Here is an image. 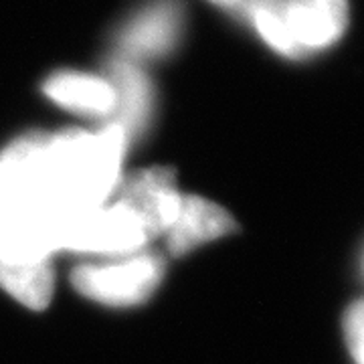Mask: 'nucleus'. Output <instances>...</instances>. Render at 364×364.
Instances as JSON below:
<instances>
[{
  "mask_svg": "<svg viewBox=\"0 0 364 364\" xmlns=\"http://www.w3.org/2000/svg\"><path fill=\"white\" fill-rule=\"evenodd\" d=\"M128 146V134L112 122L93 130L25 134L0 154V207L49 219L61 241L67 223L116 193Z\"/></svg>",
  "mask_w": 364,
  "mask_h": 364,
  "instance_id": "f257e3e1",
  "label": "nucleus"
},
{
  "mask_svg": "<svg viewBox=\"0 0 364 364\" xmlns=\"http://www.w3.org/2000/svg\"><path fill=\"white\" fill-rule=\"evenodd\" d=\"M241 18L272 51L308 57L330 47L348 25L346 0H243Z\"/></svg>",
  "mask_w": 364,
  "mask_h": 364,
  "instance_id": "f03ea898",
  "label": "nucleus"
},
{
  "mask_svg": "<svg viewBox=\"0 0 364 364\" xmlns=\"http://www.w3.org/2000/svg\"><path fill=\"white\" fill-rule=\"evenodd\" d=\"M184 0H142L122 16L112 37V57L148 67L170 59L186 39Z\"/></svg>",
  "mask_w": 364,
  "mask_h": 364,
  "instance_id": "7ed1b4c3",
  "label": "nucleus"
},
{
  "mask_svg": "<svg viewBox=\"0 0 364 364\" xmlns=\"http://www.w3.org/2000/svg\"><path fill=\"white\" fill-rule=\"evenodd\" d=\"M164 272V259L158 253L142 249L130 255L83 263L73 272L71 282L79 294L91 301L112 308H130L156 291Z\"/></svg>",
  "mask_w": 364,
  "mask_h": 364,
  "instance_id": "20e7f679",
  "label": "nucleus"
},
{
  "mask_svg": "<svg viewBox=\"0 0 364 364\" xmlns=\"http://www.w3.org/2000/svg\"><path fill=\"white\" fill-rule=\"evenodd\" d=\"M150 237L130 208L114 200L112 205L87 210L61 231L59 251L119 257L142 251Z\"/></svg>",
  "mask_w": 364,
  "mask_h": 364,
  "instance_id": "39448f33",
  "label": "nucleus"
},
{
  "mask_svg": "<svg viewBox=\"0 0 364 364\" xmlns=\"http://www.w3.org/2000/svg\"><path fill=\"white\" fill-rule=\"evenodd\" d=\"M41 91L51 104L83 119L109 124L116 116V87L105 71L57 69L45 77Z\"/></svg>",
  "mask_w": 364,
  "mask_h": 364,
  "instance_id": "423d86ee",
  "label": "nucleus"
},
{
  "mask_svg": "<svg viewBox=\"0 0 364 364\" xmlns=\"http://www.w3.org/2000/svg\"><path fill=\"white\" fill-rule=\"evenodd\" d=\"M117 203L128 207L142 223L148 237L166 235L181 210L182 195L168 168H148L119 182Z\"/></svg>",
  "mask_w": 364,
  "mask_h": 364,
  "instance_id": "0eeeda50",
  "label": "nucleus"
},
{
  "mask_svg": "<svg viewBox=\"0 0 364 364\" xmlns=\"http://www.w3.org/2000/svg\"><path fill=\"white\" fill-rule=\"evenodd\" d=\"M105 73L112 79L117 95L116 116L112 124L122 126L132 142L140 138L154 119V109H156L154 79L148 73V67L136 65L112 55L107 59Z\"/></svg>",
  "mask_w": 364,
  "mask_h": 364,
  "instance_id": "6e6552de",
  "label": "nucleus"
},
{
  "mask_svg": "<svg viewBox=\"0 0 364 364\" xmlns=\"http://www.w3.org/2000/svg\"><path fill=\"white\" fill-rule=\"evenodd\" d=\"M235 229V219L223 207L203 196H182L178 217L166 231V249L170 255L181 257Z\"/></svg>",
  "mask_w": 364,
  "mask_h": 364,
  "instance_id": "1a4fd4ad",
  "label": "nucleus"
},
{
  "mask_svg": "<svg viewBox=\"0 0 364 364\" xmlns=\"http://www.w3.org/2000/svg\"><path fill=\"white\" fill-rule=\"evenodd\" d=\"M0 287L31 310H45L53 298L55 273L53 263H16L0 265Z\"/></svg>",
  "mask_w": 364,
  "mask_h": 364,
  "instance_id": "9d476101",
  "label": "nucleus"
},
{
  "mask_svg": "<svg viewBox=\"0 0 364 364\" xmlns=\"http://www.w3.org/2000/svg\"><path fill=\"white\" fill-rule=\"evenodd\" d=\"M346 340L352 358L364 364V301H358L346 316Z\"/></svg>",
  "mask_w": 364,
  "mask_h": 364,
  "instance_id": "9b49d317",
  "label": "nucleus"
},
{
  "mask_svg": "<svg viewBox=\"0 0 364 364\" xmlns=\"http://www.w3.org/2000/svg\"><path fill=\"white\" fill-rule=\"evenodd\" d=\"M207 2L213 4V6H217V9L227 11V13L237 14V16L241 13V4H243V0H207Z\"/></svg>",
  "mask_w": 364,
  "mask_h": 364,
  "instance_id": "f8f14e48",
  "label": "nucleus"
}]
</instances>
